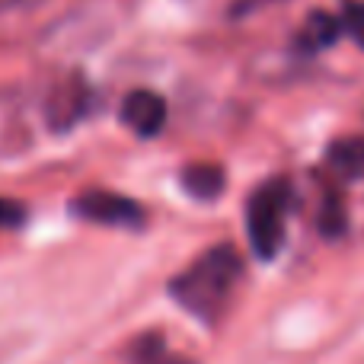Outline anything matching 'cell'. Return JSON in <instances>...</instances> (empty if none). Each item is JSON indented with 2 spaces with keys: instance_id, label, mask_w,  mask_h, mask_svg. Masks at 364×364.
Returning a JSON list of instances; mask_svg holds the SVG:
<instances>
[{
  "instance_id": "cell-1",
  "label": "cell",
  "mask_w": 364,
  "mask_h": 364,
  "mask_svg": "<svg viewBox=\"0 0 364 364\" xmlns=\"http://www.w3.org/2000/svg\"><path fill=\"white\" fill-rule=\"evenodd\" d=\"M246 262L233 243H214L205 250L186 272H179L166 291L186 314L201 320L205 326H214L220 314L227 310L237 284L243 282Z\"/></svg>"
},
{
  "instance_id": "cell-2",
  "label": "cell",
  "mask_w": 364,
  "mask_h": 364,
  "mask_svg": "<svg viewBox=\"0 0 364 364\" xmlns=\"http://www.w3.org/2000/svg\"><path fill=\"white\" fill-rule=\"evenodd\" d=\"M291 201H294V186L288 176L265 179L246 201V237H250V250L262 262L282 252Z\"/></svg>"
},
{
  "instance_id": "cell-3",
  "label": "cell",
  "mask_w": 364,
  "mask_h": 364,
  "mask_svg": "<svg viewBox=\"0 0 364 364\" xmlns=\"http://www.w3.org/2000/svg\"><path fill=\"white\" fill-rule=\"evenodd\" d=\"M68 211L77 220L100 227H128V230H141L147 224V211L141 201L125 198V195L106 192V188H87L68 205Z\"/></svg>"
},
{
  "instance_id": "cell-4",
  "label": "cell",
  "mask_w": 364,
  "mask_h": 364,
  "mask_svg": "<svg viewBox=\"0 0 364 364\" xmlns=\"http://www.w3.org/2000/svg\"><path fill=\"white\" fill-rule=\"evenodd\" d=\"M90 102H93V93L83 77H68L64 83H58L45 102V119L51 132H70L90 112Z\"/></svg>"
},
{
  "instance_id": "cell-5",
  "label": "cell",
  "mask_w": 364,
  "mask_h": 364,
  "mask_svg": "<svg viewBox=\"0 0 364 364\" xmlns=\"http://www.w3.org/2000/svg\"><path fill=\"white\" fill-rule=\"evenodd\" d=\"M119 119L125 128H132L138 138L151 141L164 132L166 125V100L154 90H132V93L122 100Z\"/></svg>"
},
{
  "instance_id": "cell-6",
  "label": "cell",
  "mask_w": 364,
  "mask_h": 364,
  "mask_svg": "<svg viewBox=\"0 0 364 364\" xmlns=\"http://www.w3.org/2000/svg\"><path fill=\"white\" fill-rule=\"evenodd\" d=\"M179 186L192 198L214 201L227 186V170L220 164H186L179 173Z\"/></svg>"
},
{
  "instance_id": "cell-7",
  "label": "cell",
  "mask_w": 364,
  "mask_h": 364,
  "mask_svg": "<svg viewBox=\"0 0 364 364\" xmlns=\"http://www.w3.org/2000/svg\"><path fill=\"white\" fill-rule=\"evenodd\" d=\"M326 164L342 179H364V134L333 141L326 151Z\"/></svg>"
},
{
  "instance_id": "cell-8",
  "label": "cell",
  "mask_w": 364,
  "mask_h": 364,
  "mask_svg": "<svg viewBox=\"0 0 364 364\" xmlns=\"http://www.w3.org/2000/svg\"><path fill=\"white\" fill-rule=\"evenodd\" d=\"M128 358L134 364H195L188 358H179V355H170L164 346V336L160 333H147V336H138L128 348Z\"/></svg>"
},
{
  "instance_id": "cell-9",
  "label": "cell",
  "mask_w": 364,
  "mask_h": 364,
  "mask_svg": "<svg viewBox=\"0 0 364 364\" xmlns=\"http://www.w3.org/2000/svg\"><path fill=\"white\" fill-rule=\"evenodd\" d=\"M342 29H346V26H342V19H339V16H329V13L316 10L314 16L307 19V26H304L301 45H304V48H310V51L326 48V45H333L336 38H339V32H342Z\"/></svg>"
},
{
  "instance_id": "cell-10",
  "label": "cell",
  "mask_w": 364,
  "mask_h": 364,
  "mask_svg": "<svg viewBox=\"0 0 364 364\" xmlns=\"http://www.w3.org/2000/svg\"><path fill=\"white\" fill-rule=\"evenodd\" d=\"M346 230H348L346 201H342L339 192H333V188H329L326 198H323V208H320V233L326 240H339Z\"/></svg>"
},
{
  "instance_id": "cell-11",
  "label": "cell",
  "mask_w": 364,
  "mask_h": 364,
  "mask_svg": "<svg viewBox=\"0 0 364 364\" xmlns=\"http://www.w3.org/2000/svg\"><path fill=\"white\" fill-rule=\"evenodd\" d=\"M342 26H346L348 36L364 48V4L361 0H348V4L342 6Z\"/></svg>"
},
{
  "instance_id": "cell-12",
  "label": "cell",
  "mask_w": 364,
  "mask_h": 364,
  "mask_svg": "<svg viewBox=\"0 0 364 364\" xmlns=\"http://www.w3.org/2000/svg\"><path fill=\"white\" fill-rule=\"evenodd\" d=\"M26 224V205L0 195V230H16Z\"/></svg>"
}]
</instances>
